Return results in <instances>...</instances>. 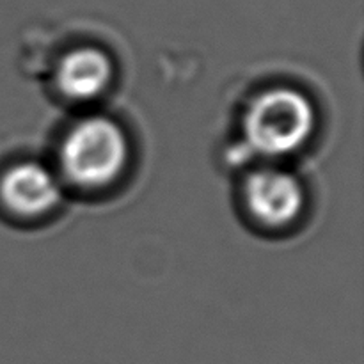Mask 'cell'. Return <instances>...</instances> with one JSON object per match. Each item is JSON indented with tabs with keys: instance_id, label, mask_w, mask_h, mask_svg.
I'll return each instance as SVG.
<instances>
[{
	"instance_id": "5b68a950",
	"label": "cell",
	"mask_w": 364,
	"mask_h": 364,
	"mask_svg": "<svg viewBox=\"0 0 364 364\" xmlns=\"http://www.w3.org/2000/svg\"><path fill=\"white\" fill-rule=\"evenodd\" d=\"M116 68L109 53L98 46H75L52 68V87L66 103L89 105L109 92Z\"/></svg>"
},
{
	"instance_id": "3957f363",
	"label": "cell",
	"mask_w": 364,
	"mask_h": 364,
	"mask_svg": "<svg viewBox=\"0 0 364 364\" xmlns=\"http://www.w3.org/2000/svg\"><path fill=\"white\" fill-rule=\"evenodd\" d=\"M237 198L249 224L265 233H283L297 226L308 206L301 178L277 162L255 164L245 171Z\"/></svg>"
},
{
	"instance_id": "277c9868",
	"label": "cell",
	"mask_w": 364,
	"mask_h": 364,
	"mask_svg": "<svg viewBox=\"0 0 364 364\" xmlns=\"http://www.w3.org/2000/svg\"><path fill=\"white\" fill-rule=\"evenodd\" d=\"M59 174L38 159H20L0 171V212L14 223H38L52 215L64 198Z\"/></svg>"
},
{
	"instance_id": "6da1fadb",
	"label": "cell",
	"mask_w": 364,
	"mask_h": 364,
	"mask_svg": "<svg viewBox=\"0 0 364 364\" xmlns=\"http://www.w3.org/2000/svg\"><path fill=\"white\" fill-rule=\"evenodd\" d=\"M130 162L127 130L105 114H85L63 132L52 166L64 188L100 194L123 180Z\"/></svg>"
},
{
	"instance_id": "7a4b0ae2",
	"label": "cell",
	"mask_w": 364,
	"mask_h": 364,
	"mask_svg": "<svg viewBox=\"0 0 364 364\" xmlns=\"http://www.w3.org/2000/svg\"><path fill=\"white\" fill-rule=\"evenodd\" d=\"M318 124L316 107L302 89L277 84L259 89L242 107L240 144L252 156L277 162L308 146Z\"/></svg>"
}]
</instances>
